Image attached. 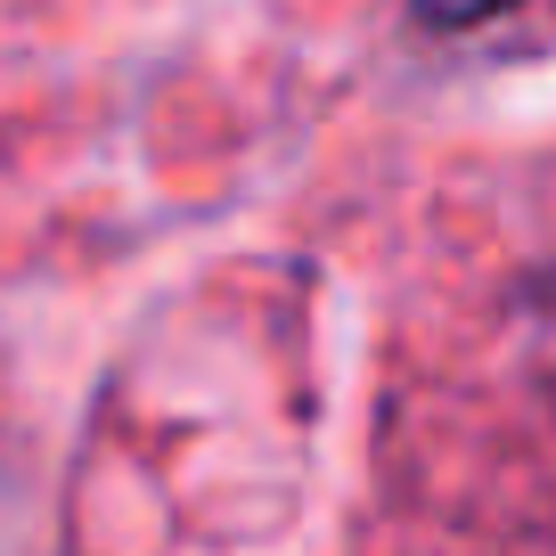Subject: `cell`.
I'll return each mask as SVG.
<instances>
[{
  "label": "cell",
  "mask_w": 556,
  "mask_h": 556,
  "mask_svg": "<svg viewBox=\"0 0 556 556\" xmlns=\"http://www.w3.org/2000/svg\"><path fill=\"white\" fill-rule=\"evenodd\" d=\"M417 9H426L434 25H475V17H500L507 0H417Z\"/></svg>",
  "instance_id": "6da1fadb"
}]
</instances>
